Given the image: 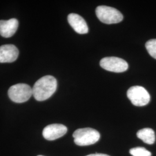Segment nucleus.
Masks as SVG:
<instances>
[{"instance_id":"nucleus-8","label":"nucleus","mask_w":156,"mask_h":156,"mask_svg":"<svg viewBox=\"0 0 156 156\" xmlns=\"http://www.w3.org/2000/svg\"><path fill=\"white\" fill-rule=\"evenodd\" d=\"M19 56V50L15 45L12 44L0 46V63L15 62Z\"/></svg>"},{"instance_id":"nucleus-10","label":"nucleus","mask_w":156,"mask_h":156,"mask_svg":"<svg viewBox=\"0 0 156 156\" xmlns=\"http://www.w3.org/2000/svg\"><path fill=\"white\" fill-rule=\"evenodd\" d=\"M19 27V22L16 19L13 18L8 20H0V35L4 38L12 37Z\"/></svg>"},{"instance_id":"nucleus-1","label":"nucleus","mask_w":156,"mask_h":156,"mask_svg":"<svg viewBox=\"0 0 156 156\" xmlns=\"http://www.w3.org/2000/svg\"><path fill=\"white\" fill-rule=\"evenodd\" d=\"M57 82L56 78L51 75L40 78L33 87V94L37 101H43L49 98L57 89Z\"/></svg>"},{"instance_id":"nucleus-7","label":"nucleus","mask_w":156,"mask_h":156,"mask_svg":"<svg viewBox=\"0 0 156 156\" xmlns=\"http://www.w3.org/2000/svg\"><path fill=\"white\" fill-rule=\"evenodd\" d=\"M67 128L61 124H53L46 126L43 130L42 135L48 140L58 139L67 133Z\"/></svg>"},{"instance_id":"nucleus-11","label":"nucleus","mask_w":156,"mask_h":156,"mask_svg":"<svg viewBox=\"0 0 156 156\" xmlns=\"http://www.w3.org/2000/svg\"><path fill=\"white\" fill-rule=\"evenodd\" d=\"M137 137L149 145H152L156 140L154 131L150 128H143L138 131Z\"/></svg>"},{"instance_id":"nucleus-15","label":"nucleus","mask_w":156,"mask_h":156,"mask_svg":"<svg viewBox=\"0 0 156 156\" xmlns=\"http://www.w3.org/2000/svg\"></svg>"},{"instance_id":"nucleus-14","label":"nucleus","mask_w":156,"mask_h":156,"mask_svg":"<svg viewBox=\"0 0 156 156\" xmlns=\"http://www.w3.org/2000/svg\"><path fill=\"white\" fill-rule=\"evenodd\" d=\"M86 156H110L105 154H100V153H96V154H91Z\"/></svg>"},{"instance_id":"nucleus-9","label":"nucleus","mask_w":156,"mask_h":156,"mask_svg":"<svg viewBox=\"0 0 156 156\" xmlns=\"http://www.w3.org/2000/svg\"><path fill=\"white\" fill-rule=\"evenodd\" d=\"M68 21L73 29L79 34L89 32V28L83 18L76 13H71L68 16Z\"/></svg>"},{"instance_id":"nucleus-6","label":"nucleus","mask_w":156,"mask_h":156,"mask_svg":"<svg viewBox=\"0 0 156 156\" xmlns=\"http://www.w3.org/2000/svg\"><path fill=\"white\" fill-rule=\"evenodd\" d=\"M101 67L113 73H123L127 70L128 63L122 58L116 57H104L100 62Z\"/></svg>"},{"instance_id":"nucleus-3","label":"nucleus","mask_w":156,"mask_h":156,"mask_svg":"<svg viewBox=\"0 0 156 156\" xmlns=\"http://www.w3.org/2000/svg\"><path fill=\"white\" fill-rule=\"evenodd\" d=\"M95 13L101 22L107 24L118 23L122 22L123 19V15L120 12L108 6H98L96 8Z\"/></svg>"},{"instance_id":"nucleus-5","label":"nucleus","mask_w":156,"mask_h":156,"mask_svg":"<svg viewBox=\"0 0 156 156\" xmlns=\"http://www.w3.org/2000/svg\"><path fill=\"white\" fill-rule=\"evenodd\" d=\"M127 95L128 99L135 106H145L151 100L149 93L144 87L140 86L130 87L127 92Z\"/></svg>"},{"instance_id":"nucleus-2","label":"nucleus","mask_w":156,"mask_h":156,"mask_svg":"<svg viewBox=\"0 0 156 156\" xmlns=\"http://www.w3.org/2000/svg\"><path fill=\"white\" fill-rule=\"evenodd\" d=\"M75 144L80 146L93 145L100 138V134L91 128H79L73 134Z\"/></svg>"},{"instance_id":"nucleus-4","label":"nucleus","mask_w":156,"mask_h":156,"mask_svg":"<svg viewBox=\"0 0 156 156\" xmlns=\"http://www.w3.org/2000/svg\"><path fill=\"white\" fill-rule=\"evenodd\" d=\"M33 89L27 84L19 83L12 86L8 90V96L16 103L25 102L31 98Z\"/></svg>"},{"instance_id":"nucleus-13","label":"nucleus","mask_w":156,"mask_h":156,"mask_svg":"<svg viewBox=\"0 0 156 156\" xmlns=\"http://www.w3.org/2000/svg\"><path fill=\"white\" fill-rule=\"evenodd\" d=\"M129 153L133 156H151V154L149 151L142 147H138L131 149L129 151Z\"/></svg>"},{"instance_id":"nucleus-12","label":"nucleus","mask_w":156,"mask_h":156,"mask_svg":"<svg viewBox=\"0 0 156 156\" xmlns=\"http://www.w3.org/2000/svg\"><path fill=\"white\" fill-rule=\"evenodd\" d=\"M145 47L149 54L153 58L156 59V39H150L146 44Z\"/></svg>"}]
</instances>
